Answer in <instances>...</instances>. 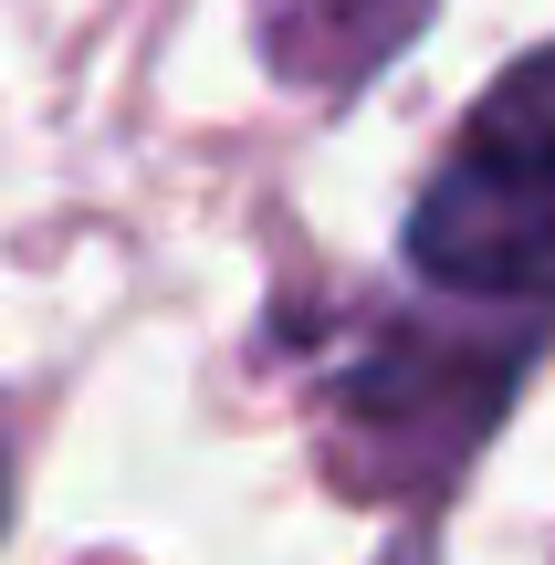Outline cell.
<instances>
[{
	"label": "cell",
	"mask_w": 555,
	"mask_h": 565,
	"mask_svg": "<svg viewBox=\"0 0 555 565\" xmlns=\"http://www.w3.org/2000/svg\"><path fill=\"white\" fill-rule=\"evenodd\" d=\"M409 273L451 303L555 315V42L493 74L409 210Z\"/></svg>",
	"instance_id": "obj_1"
},
{
	"label": "cell",
	"mask_w": 555,
	"mask_h": 565,
	"mask_svg": "<svg viewBox=\"0 0 555 565\" xmlns=\"http://www.w3.org/2000/svg\"><path fill=\"white\" fill-rule=\"evenodd\" d=\"M535 324L377 315V335L335 366V471L356 492H440L503 419Z\"/></svg>",
	"instance_id": "obj_2"
},
{
	"label": "cell",
	"mask_w": 555,
	"mask_h": 565,
	"mask_svg": "<svg viewBox=\"0 0 555 565\" xmlns=\"http://www.w3.org/2000/svg\"><path fill=\"white\" fill-rule=\"evenodd\" d=\"M430 11L440 0H252V42L293 95H356L377 63L419 42Z\"/></svg>",
	"instance_id": "obj_3"
},
{
	"label": "cell",
	"mask_w": 555,
	"mask_h": 565,
	"mask_svg": "<svg viewBox=\"0 0 555 565\" xmlns=\"http://www.w3.org/2000/svg\"><path fill=\"white\" fill-rule=\"evenodd\" d=\"M0 534H11V440H0Z\"/></svg>",
	"instance_id": "obj_4"
},
{
	"label": "cell",
	"mask_w": 555,
	"mask_h": 565,
	"mask_svg": "<svg viewBox=\"0 0 555 565\" xmlns=\"http://www.w3.org/2000/svg\"><path fill=\"white\" fill-rule=\"evenodd\" d=\"M377 565H430V555H419V545H398V555H377Z\"/></svg>",
	"instance_id": "obj_5"
}]
</instances>
